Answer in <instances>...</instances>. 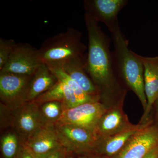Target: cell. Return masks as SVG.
<instances>
[{"label": "cell", "mask_w": 158, "mask_h": 158, "mask_svg": "<svg viewBox=\"0 0 158 158\" xmlns=\"http://www.w3.org/2000/svg\"><path fill=\"white\" fill-rule=\"evenodd\" d=\"M85 21L88 33V53L86 69L96 86L100 99L116 95L119 85L110 40L102 31L98 23L85 13Z\"/></svg>", "instance_id": "6da1fadb"}, {"label": "cell", "mask_w": 158, "mask_h": 158, "mask_svg": "<svg viewBox=\"0 0 158 158\" xmlns=\"http://www.w3.org/2000/svg\"><path fill=\"white\" fill-rule=\"evenodd\" d=\"M114 46L113 52L117 74L135 94L144 110L147 106L144 91V69L138 55L129 48V41L122 32L119 25L110 31Z\"/></svg>", "instance_id": "7a4b0ae2"}, {"label": "cell", "mask_w": 158, "mask_h": 158, "mask_svg": "<svg viewBox=\"0 0 158 158\" xmlns=\"http://www.w3.org/2000/svg\"><path fill=\"white\" fill-rule=\"evenodd\" d=\"M81 37V32L70 27L46 39L38 49L41 62L49 67H62L73 59L86 56L87 47Z\"/></svg>", "instance_id": "3957f363"}, {"label": "cell", "mask_w": 158, "mask_h": 158, "mask_svg": "<svg viewBox=\"0 0 158 158\" xmlns=\"http://www.w3.org/2000/svg\"><path fill=\"white\" fill-rule=\"evenodd\" d=\"M62 146L69 153H94L99 140L95 132L71 124L55 125Z\"/></svg>", "instance_id": "277c9868"}, {"label": "cell", "mask_w": 158, "mask_h": 158, "mask_svg": "<svg viewBox=\"0 0 158 158\" xmlns=\"http://www.w3.org/2000/svg\"><path fill=\"white\" fill-rule=\"evenodd\" d=\"M32 75L0 72L1 103L13 110L27 102V94Z\"/></svg>", "instance_id": "5b68a950"}, {"label": "cell", "mask_w": 158, "mask_h": 158, "mask_svg": "<svg viewBox=\"0 0 158 158\" xmlns=\"http://www.w3.org/2000/svg\"><path fill=\"white\" fill-rule=\"evenodd\" d=\"M107 111L105 105L99 101L85 103L64 110L55 125H73L96 133L98 122Z\"/></svg>", "instance_id": "8992f818"}, {"label": "cell", "mask_w": 158, "mask_h": 158, "mask_svg": "<svg viewBox=\"0 0 158 158\" xmlns=\"http://www.w3.org/2000/svg\"><path fill=\"white\" fill-rule=\"evenodd\" d=\"M12 111L11 127L22 144L46 124L40 112L39 105L34 101L27 102Z\"/></svg>", "instance_id": "52a82bcc"}, {"label": "cell", "mask_w": 158, "mask_h": 158, "mask_svg": "<svg viewBox=\"0 0 158 158\" xmlns=\"http://www.w3.org/2000/svg\"><path fill=\"white\" fill-rule=\"evenodd\" d=\"M41 63L38 49L28 44H16L7 63L0 72L33 75Z\"/></svg>", "instance_id": "ba28073f"}, {"label": "cell", "mask_w": 158, "mask_h": 158, "mask_svg": "<svg viewBox=\"0 0 158 158\" xmlns=\"http://www.w3.org/2000/svg\"><path fill=\"white\" fill-rule=\"evenodd\" d=\"M86 13L98 22H102L111 31L118 24L117 15L128 3L127 0H85Z\"/></svg>", "instance_id": "9c48e42d"}, {"label": "cell", "mask_w": 158, "mask_h": 158, "mask_svg": "<svg viewBox=\"0 0 158 158\" xmlns=\"http://www.w3.org/2000/svg\"><path fill=\"white\" fill-rule=\"evenodd\" d=\"M157 145L158 128L151 126L141 129L113 158H143Z\"/></svg>", "instance_id": "30bf717a"}, {"label": "cell", "mask_w": 158, "mask_h": 158, "mask_svg": "<svg viewBox=\"0 0 158 158\" xmlns=\"http://www.w3.org/2000/svg\"><path fill=\"white\" fill-rule=\"evenodd\" d=\"M22 144L35 158L42 157L64 148L54 125L45 126Z\"/></svg>", "instance_id": "8fae6325"}, {"label": "cell", "mask_w": 158, "mask_h": 158, "mask_svg": "<svg viewBox=\"0 0 158 158\" xmlns=\"http://www.w3.org/2000/svg\"><path fill=\"white\" fill-rule=\"evenodd\" d=\"M144 69V91L147 106L142 120H147L153 105L158 100V56L148 57L138 55Z\"/></svg>", "instance_id": "7c38bea8"}, {"label": "cell", "mask_w": 158, "mask_h": 158, "mask_svg": "<svg viewBox=\"0 0 158 158\" xmlns=\"http://www.w3.org/2000/svg\"><path fill=\"white\" fill-rule=\"evenodd\" d=\"M86 59L87 56L77 58L65 63L61 68L85 93L100 98L98 90L86 69Z\"/></svg>", "instance_id": "4fadbf2b"}, {"label": "cell", "mask_w": 158, "mask_h": 158, "mask_svg": "<svg viewBox=\"0 0 158 158\" xmlns=\"http://www.w3.org/2000/svg\"><path fill=\"white\" fill-rule=\"evenodd\" d=\"M58 82L56 76L49 67L44 63H41L31 77L28 88L27 101H33L53 88Z\"/></svg>", "instance_id": "5bb4252c"}, {"label": "cell", "mask_w": 158, "mask_h": 158, "mask_svg": "<svg viewBox=\"0 0 158 158\" xmlns=\"http://www.w3.org/2000/svg\"><path fill=\"white\" fill-rule=\"evenodd\" d=\"M140 129L138 128H129L114 135L99 139L94 153L103 158L114 157Z\"/></svg>", "instance_id": "9a60e30c"}, {"label": "cell", "mask_w": 158, "mask_h": 158, "mask_svg": "<svg viewBox=\"0 0 158 158\" xmlns=\"http://www.w3.org/2000/svg\"><path fill=\"white\" fill-rule=\"evenodd\" d=\"M130 128L118 109L107 111L98 122L96 134L99 139H105Z\"/></svg>", "instance_id": "2e32d148"}, {"label": "cell", "mask_w": 158, "mask_h": 158, "mask_svg": "<svg viewBox=\"0 0 158 158\" xmlns=\"http://www.w3.org/2000/svg\"><path fill=\"white\" fill-rule=\"evenodd\" d=\"M40 105L47 102H62L64 110L80 105L77 100L65 83L59 81L58 84L33 101Z\"/></svg>", "instance_id": "e0dca14e"}, {"label": "cell", "mask_w": 158, "mask_h": 158, "mask_svg": "<svg viewBox=\"0 0 158 158\" xmlns=\"http://www.w3.org/2000/svg\"><path fill=\"white\" fill-rule=\"evenodd\" d=\"M56 76L58 81L65 83L71 90L80 104L85 103L99 101L100 98L91 96L85 93L78 85L71 78L61 67H49Z\"/></svg>", "instance_id": "ac0fdd59"}, {"label": "cell", "mask_w": 158, "mask_h": 158, "mask_svg": "<svg viewBox=\"0 0 158 158\" xmlns=\"http://www.w3.org/2000/svg\"><path fill=\"white\" fill-rule=\"evenodd\" d=\"M23 147L19 137L13 131L4 134L1 138V151L3 158H17Z\"/></svg>", "instance_id": "d6986e66"}, {"label": "cell", "mask_w": 158, "mask_h": 158, "mask_svg": "<svg viewBox=\"0 0 158 158\" xmlns=\"http://www.w3.org/2000/svg\"><path fill=\"white\" fill-rule=\"evenodd\" d=\"M39 110L44 121L48 125H55L64 111L62 102L59 101L47 102L39 105Z\"/></svg>", "instance_id": "ffe728a7"}, {"label": "cell", "mask_w": 158, "mask_h": 158, "mask_svg": "<svg viewBox=\"0 0 158 158\" xmlns=\"http://www.w3.org/2000/svg\"><path fill=\"white\" fill-rule=\"evenodd\" d=\"M16 44L14 40L0 38V71L7 63Z\"/></svg>", "instance_id": "44dd1931"}, {"label": "cell", "mask_w": 158, "mask_h": 158, "mask_svg": "<svg viewBox=\"0 0 158 158\" xmlns=\"http://www.w3.org/2000/svg\"><path fill=\"white\" fill-rule=\"evenodd\" d=\"M69 154L65 148H62L40 158H66Z\"/></svg>", "instance_id": "7402d4cb"}, {"label": "cell", "mask_w": 158, "mask_h": 158, "mask_svg": "<svg viewBox=\"0 0 158 158\" xmlns=\"http://www.w3.org/2000/svg\"><path fill=\"white\" fill-rule=\"evenodd\" d=\"M17 158H35L34 156L29 152L27 150L23 147L22 148Z\"/></svg>", "instance_id": "603a6c76"}, {"label": "cell", "mask_w": 158, "mask_h": 158, "mask_svg": "<svg viewBox=\"0 0 158 158\" xmlns=\"http://www.w3.org/2000/svg\"><path fill=\"white\" fill-rule=\"evenodd\" d=\"M158 145L151 150L143 158H158Z\"/></svg>", "instance_id": "cb8c5ba5"}, {"label": "cell", "mask_w": 158, "mask_h": 158, "mask_svg": "<svg viewBox=\"0 0 158 158\" xmlns=\"http://www.w3.org/2000/svg\"><path fill=\"white\" fill-rule=\"evenodd\" d=\"M94 153L85 154L78 155L77 158H103Z\"/></svg>", "instance_id": "d4e9b609"}, {"label": "cell", "mask_w": 158, "mask_h": 158, "mask_svg": "<svg viewBox=\"0 0 158 158\" xmlns=\"http://www.w3.org/2000/svg\"><path fill=\"white\" fill-rule=\"evenodd\" d=\"M73 154L69 153L66 158H74Z\"/></svg>", "instance_id": "484cf974"}, {"label": "cell", "mask_w": 158, "mask_h": 158, "mask_svg": "<svg viewBox=\"0 0 158 158\" xmlns=\"http://www.w3.org/2000/svg\"><path fill=\"white\" fill-rule=\"evenodd\" d=\"M156 104L157 110V113L158 114V100L156 102Z\"/></svg>", "instance_id": "4316f807"}, {"label": "cell", "mask_w": 158, "mask_h": 158, "mask_svg": "<svg viewBox=\"0 0 158 158\" xmlns=\"http://www.w3.org/2000/svg\"></svg>", "instance_id": "83f0119b"}]
</instances>
